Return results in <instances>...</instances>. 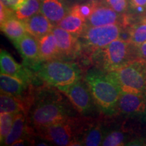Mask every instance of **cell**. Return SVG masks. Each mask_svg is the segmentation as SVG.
Wrapping results in <instances>:
<instances>
[{
	"instance_id": "cell-1",
	"label": "cell",
	"mask_w": 146,
	"mask_h": 146,
	"mask_svg": "<svg viewBox=\"0 0 146 146\" xmlns=\"http://www.w3.org/2000/svg\"><path fill=\"white\" fill-rule=\"evenodd\" d=\"M29 112V121L36 130L75 115L74 108L63 100L62 96L50 89H43L33 94Z\"/></svg>"
},
{
	"instance_id": "cell-2",
	"label": "cell",
	"mask_w": 146,
	"mask_h": 146,
	"mask_svg": "<svg viewBox=\"0 0 146 146\" xmlns=\"http://www.w3.org/2000/svg\"><path fill=\"white\" fill-rule=\"evenodd\" d=\"M85 80L88 84L96 104L105 114H112L117 110V104L122 89L108 75L99 69H91Z\"/></svg>"
},
{
	"instance_id": "cell-3",
	"label": "cell",
	"mask_w": 146,
	"mask_h": 146,
	"mask_svg": "<svg viewBox=\"0 0 146 146\" xmlns=\"http://www.w3.org/2000/svg\"><path fill=\"white\" fill-rule=\"evenodd\" d=\"M93 123L89 118L72 116L67 120L37 129L43 139L58 145H81V139Z\"/></svg>"
},
{
	"instance_id": "cell-4",
	"label": "cell",
	"mask_w": 146,
	"mask_h": 146,
	"mask_svg": "<svg viewBox=\"0 0 146 146\" xmlns=\"http://www.w3.org/2000/svg\"><path fill=\"white\" fill-rule=\"evenodd\" d=\"M33 71L41 81L56 87L70 85L81 78V70L76 64L62 59L43 62Z\"/></svg>"
},
{
	"instance_id": "cell-5",
	"label": "cell",
	"mask_w": 146,
	"mask_h": 146,
	"mask_svg": "<svg viewBox=\"0 0 146 146\" xmlns=\"http://www.w3.org/2000/svg\"><path fill=\"white\" fill-rule=\"evenodd\" d=\"M93 58L102 70L111 72L137 59L135 46L118 38L106 47L95 51Z\"/></svg>"
},
{
	"instance_id": "cell-6",
	"label": "cell",
	"mask_w": 146,
	"mask_h": 146,
	"mask_svg": "<svg viewBox=\"0 0 146 146\" xmlns=\"http://www.w3.org/2000/svg\"><path fill=\"white\" fill-rule=\"evenodd\" d=\"M107 72L123 91L146 96V60L135 59L117 70Z\"/></svg>"
},
{
	"instance_id": "cell-7",
	"label": "cell",
	"mask_w": 146,
	"mask_h": 146,
	"mask_svg": "<svg viewBox=\"0 0 146 146\" xmlns=\"http://www.w3.org/2000/svg\"><path fill=\"white\" fill-rule=\"evenodd\" d=\"M122 32L118 24L100 27L87 26L81 35L83 44L94 52L104 48L120 38Z\"/></svg>"
},
{
	"instance_id": "cell-8",
	"label": "cell",
	"mask_w": 146,
	"mask_h": 146,
	"mask_svg": "<svg viewBox=\"0 0 146 146\" xmlns=\"http://www.w3.org/2000/svg\"><path fill=\"white\" fill-rule=\"evenodd\" d=\"M57 88L68 97L74 108L80 114H86L91 112L94 106V98L85 80L83 81L80 78L70 85Z\"/></svg>"
},
{
	"instance_id": "cell-9",
	"label": "cell",
	"mask_w": 146,
	"mask_h": 146,
	"mask_svg": "<svg viewBox=\"0 0 146 146\" xmlns=\"http://www.w3.org/2000/svg\"><path fill=\"white\" fill-rule=\"evenodd\" d=\"M0 66L1 73L14 76L30 85L36 84L39 78L33 71L18 64L8 52L2 49L0 52Z\"/></svg>"
},
{
	"instance_id": "cell-10",
	"label": "cell",
	"mask_w": 146,
	"mask_h": 146,
	"mask_svg": "<svg viewBox=\"0 0 146 146\" xmlns=\"http://www.w3.org/2000/svg\"><path fill=\"white\" fill-rule=\"evenodd\" d=\"M13 43L23 58V64L25 66L33 70L41 62L39 57V41L35 36L27 33Z\"/></svg>"
},
{
	"instance_id": "cell-11",
	"label": "cell",
	"mask_w": 146,
	"mask_h": 146,
	"mask_svg": "<svg viewBox=\"0 0 146 146\" xmlns=\"http://www.w3.org/2000/svg\"><path fill=\"white\" fill-rule=\"evenodd\" d=\"M52 32L55 36L62 58L72 59L78 56L81 52V43L78 39V36L58 26L54 27Z\"/></svg>"
},
{
	"instance_id": "cell-12",
	"label": "cell",
	"mask_w": 146,
	"mask_h": 146,
	"mask_svg": "<svg viewBox=\"0 0 146 146\" xmlns=\"http://www.w3.org/2000/svg\"><path fill=\"white\" fill-rule=\"evenodd\" d=\"M146 109V96L122 91L117 104V110L125 114L143 113Z\"/></svg>"
},
{
	"instance_id": "cell-13",
	"label": "cell",
	"mask_w": 146,
	"mask_h": 146,
	"mask_svg": "<svg viewBox=\"0 0 146 146\" xmlns=\"http://www.w3.org/2000/svg\"><path fill=\"white\" fill-rule=\"evenodd\" d=\"M120 20L119 13L108 5L97 4L94 11L86 20L87 26L100 27L118 24Z\"/></svg>"
},
{
	"instance_id": "cell-14",
	"label": "cell",
	"mask_w": 146,
	"mask_h": 146,
	"mask_svg": "<svg viewBox=\"0 0 146 146\" xmlns=\"http://www.w3.org/2000/svg\"><path fill=\"white\" fill-rule=\"evenodd\" d=\"M70 9L67 8L62 0H41L40 12L43 14L53 25L57 26Z\"/></svg>"
},
{
	"instance_id": "cell-15",
	"label": "cell",
	"mask_w": 146,
	"mask_h": 146,
	"mask_svg": "<svg viewBox=\"0 0 146 146\" xmlns=\"http://www.w3.org/2000/svg\"><path fill=\"white\" fill-rule=\"evenodd\" d=\"M23 21L28 33L37 39L45 35L52 33L55 27L41 12L35 14L31 18Z\"/></svg>"
},
{
	"instance_id": "cell-16",
	"label": "cell",
	"mask_w": 146,
	"mask_h": 146,
	"mask_svg": "<svg viewBox=\"0 0 146 146\" xmlns=\"http://www.w3.org/2000/svg\"><path fill=\"white\" fill-rule=\"evenodd\" d=\"M39 47V57L41 62L54 59H62V55L58 48L54 34L45 35L38 39Z\"/></svg>"
},
{
	"instance_id": "cell-17",
	"label": "cell",
	"mask_w": 146,
	"mask_h": 146,
	"mask_svg": "<svg viewBox=\"0 0 146 146\" xmlns=\"http://www.w3.org/2000/svg\"><path fill=\"white\" fill-rule=\"evenodd\" d=\"M28 133V124L25 113L19 112L16 114L10 132L2 145H14V144L19 140L26 139V135Z\"/></svg>"
},
{
	"instance_id": "cell-18",
	"label": "cell",
	"mask_w": 146,
	"mask_h": 146,
	"mask_svg": "<svg viewBox=\"0 0 146 146\" xmlns=\"http://www.w3.org/2000/svg\"><path fill=\"white\" fill-rule=\"evenodd\" d=\"M1 30L13 42L17 41L28 33L23 21L14 17L1 23Z\"/></svg>"
},
{
	"instance_id": "cell-19",
	"label": "cell",
	"mask_w": 146,
	"mask_h": 146,
	"mask_svg": "<svg viewBox=\"0 0 146 146\" xmlns=\"http://www.w3.org/2000/svg\"><path fill=\"white\" fill-rule=\"evenodd\" d=\"M0 111L1 113L6 112L18 114L19 112H28L27 106L21 99L15 96L1 93L0 96Z\"/></svg>"
},
{
	"instance_id": "cell-20",
	"label": "cell",
	"mask_w": 146,
	"mask_h": 146,
	"mask_svg": "<svg viewBox=\"0 0 146 146\" xmlns=\"http://www.w3.org/2000/svg\"><path fill=\"white\" fill-rule=\"evenodd\" d=\"M57 26L78 36L82 34L87 25L85 20L70 12L58 24Z\"/></svg>"
},
{
	"instance_id": "cell-21",
	"label": "cell",
	"mask_w": 146,
	"mask_h": 146,
	"mask_svg": "<svg viewBox=\"0 0 146 146\" xmlns=\"http://www.w3.org/2000/svg\"><path fill=\"white\" fill-rule=\"evenodd\" d=\"M104 137L101 125L93 123L82 137L81 145L87 146L102 145Z\"/></svg>"
},
{
	"instance_id": "cell-22",
	"label": "cell",
	"mask_w": 146,
	"mask_h": 146,
	"mask_svg": "<svg viewBox=\"0 0 146 146\" xmlns=\"http://www.w3.org/2000/svg\"><path fill=\"white\" fill-rule=\"evenodd\" d=\"M41 0H27L21 8L16 11V16L18 19L24 21L40 12Z\"/></svg>"
},
{
	"instance_id": "cell-23",
	"label": "cell",
	"mask_w": 146,
	"mask_h": 146,
	"mask_svg": "<svg viewBox=\"0 0 146 146\" xmlns=\"http://www.w3.org/2000/svg\"><path fill=\"white\" fill-rule=\"evenodd\" d=\"M129 41L135 46H138L146 42V18H143L141 22L133 25L129 30Z\"/></svg>"
},
{
	"instance_id": "cell-24",
	"label": "cell",
	"mask_w": 146,
	"mask_h": 146,
	"mask_svg": "<svg viewBox=\"0 0 146 146\" xmlns=\"http://www.w3.org/2000/svg\"><path fill=\"white\" fill-rule=\"evenodd\" d=\"M14 116L15 114L11 113L2 112L0 114V142L1 145L10 132Z\"/></svg>"
},
{
	"instance_id": "cell-25",
	"label": "cell",
	"mask_w": 146,
	"mask_h": 146,
	"mask_svg": "<svg viewBox=\"0 0 146 146\" xmlns=\"http://www.w3.org/2000/svg\"><path fill=\"white\" fill-rule=\"evenodd\" d=\"M98 3V1H88L87 3H81V4H76L73 5L72 8H70V12L86 21L92 13Z\"/></svg>"
},
{
	"instance_id": "cell-26",
	"label": "cell",
	"mask_w": 146,
	"mask_h": 146,
	"mask_svg": "<svg viewBox=\"0 0 146 146\" xmlns=\"http://www.w3.org/2000/svg\"><path fill=\"white\" fill-rule=\"evenodd\" d=\"M126 137L125 133L120 131H114L110 133L104 139L102 145L119 146L125 145Z\"/></svg>"
},
{
	"instance_id": "cell-27",
	"label": "cell",
	"mask_w": 146,
	"mask_h": 146,
	"mask_svg": "<svg viewBox=\"0 0 146 146\" xmlns=\"http://www.w3.org/2000/svg\"><path fill=\"white\" fill-rule=\"evenodd\" d=\"M105 1L108 5L119 14L125 12L127 8V0H105Z\"/></svg>"
},
{
	"instance_id": "cell-28",
	"label": "cell",
	"mask_w": 146,
	"mask_h": 146,
	"mask_svg": "<svg viewBox=\"0 0 146 146\" xmlns=\"http://www.w3.org/2000/svg\"><path fill=\"white\" fill-rule=\"evenodd\" d=\"M27 0H1V3L5 7L14 11H17L25 4Z\"/></svg>"
},
{
	"instance_id": "cell-29",
	"label": "cell",
	"mask_w": 146,
	"mask_h": 146,
	"mask_svg": "<svg viewBox=\"0 0 146 146\" xmlns=\"http://www.w3.org/2000/svg\"><path fill=\"white\" fill-rule=\"evenodd\" d=\"M14 17H16V12L14 13V10H10L5 7L2 3H0V23H2Z\"/></svg>"
},
{
	"instance_id": "cell-30",
	"label": "cell",
	"mask_w": 146,
	"mask_h": 146,
	"mask_svg": "<svg viewBox=\"0 0 146 146\" xmlns=\"http://www.w3.org/2000/svg\"><path fill=\"white\" fill-rule=\"evenodd\" d=\"M130 5L137 12H143L146 9V0H131Z\"/></svg>"
},
{
	"instance_id": "cell-31",
	"label": "cell",
	"mask_w": 146,
	"mask_h": 146,
	"mask_svg": "<svg viewBox=\"0 0 146 146\" xmlns=\"http://www.w3.org/2000/svg\"><path fill=\"white\" fill-rule=\"evenodd\" d=\"M135 54L137 59L146 60V42L135 46Z\"/></svg>"
},
{
	"instance_id": "cell-32",
	"label": "cell",
	"mask_w": 146,
	"mask_h": 146,
	"mask_svg": "<svg viewBox=\"0 0 146 146\" xmlns=\"http://www.w3.org/2000/svg\"><path fill=\"white\" fill-rule=\"evenodd\" d=\"M79 1H98V0H79Z\"/></svg>"
},
{
	"instance_id": "cell-33",
	"label": "cell",
	"mask_w": 146,
	"mask_h": 146,
	"mask_svg": "<svg viewBox=\"0 0 146 146\" xmlns=\"http://www.w3.org/2000/svg\"><path fill=\"white\" fill-rule=\"evenodd\" d=\"M143 145H146V141L143 143Z\"/></svg>"
},
{
	"instance_id": "cell-34",
	"label": "cell",
	"mask_w": 146,
	"mask_h": 146,
	"mask_svg": "<svg viewBox=\"0 0 146 146\" xmlns=\"http://www.w3.org/2000/svg\"></svg>"
}]
</instances>
